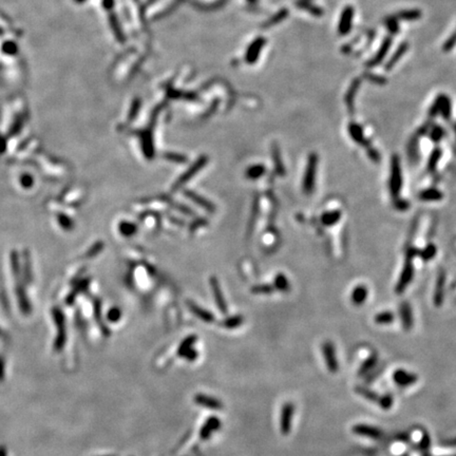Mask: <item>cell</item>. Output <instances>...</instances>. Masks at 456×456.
Returning a JSON list of instances; mask_svg holds the SVG:
<instances>
[{
	"label": "cell",
	"mask_w": 456,
	"mask_h": 456,
	"mask_svg": "<svg viewBox=\"0 0 456 456\" xmlns=\"http://www.w3.org/2000/svg\"><path fill=\"white\" fill-rule=\"evenodd\" d=\"M412 260L413 258L406 256V263L401 275V279H399L396 285V293H403L413 279L414 267L412 264Z\"/></svg>",
	"instance_id": "7"
},
{
	"label": "cell",
	"mask_w": 456,
	"mask_h": 456,
	"mask_svg": "<svg viewBox=\"0 0 456 456\" xmlns=\"http://www.w3.org/2000/svg\"><path fill=\"white\" fill-rule=\"evenodd\" d=\"M399 312H401V319L403 327L405 330H410L413 327V314L411 306L408 302H403L401 307H399Z\"/></svg>",
	"instance_id": "16"
},
{
	"label": "cell",
	"mask_w": 456,
	"mask_h": 456,
	"mask_svg": "<svg viewBox=\"0 0 456 456\" xmlns=\"http://www.w3.org/2000/svg\"><path fill=\"white\" fill-rule=\"evenodd\" d=\"M355 10L352 6H346L342 10L339 17V22L337 27V32L340 36H347L350 34L353 28V21H354Z\"/></svg>",
	"instance_id": "3"
},
{
	"label": "cell",
	"mask_w": 456,
	"mask_h": 456,
	"mask_svg": "<svg viewBox=\"0 0 456 456\" xmlns=\"http://www.w3.org/2000/svg\"><path fill=\"white\" fill-rule=\"evenodd\" d=\"M430 446H431V439H430V436H429V434L427 432H425L424 433V435H423V437H421V440H420V443H419V448H420V450H421V452H423V454H424V456H430L429 454V452H430Z\"/></svg>",
	"instance_id": "40"
},
{
	"label": "cell",
	"mask_w": 456,
	"mask_h": 456,
	"mask_svg": "<svg viewBox=\"0 0 456 456\" xmlns=\"http://www.w3.org/2000/svg\"><path fill=\"white\" fill-rule=\"evenodd\" d=\"M443 284H444V272L441 271L438 277L436 291H435V297H434V302H435L436 306H440L442 303V300H443Z\"/></svg>",
	"instance_id": "29"
},
{
	"label": "cell",
	"mask_w": 456,
	"mask_h": 456,
	"mask_svg": "<svg viewBox=\"0 0 456 456\" xmlns=\"http://www.w3.org/2000/svg\"><path fill=\"white\" fill-rule=\"evenodd\" d=\"M185 193H186V196H187L191 201H193L195 203H197V204L199 205V206L205 208V209L208 210V211H213V210H214L213 205H212L210 202H208L207 200H205L203 197L197 195V193L192 192V191H186Z\"/></svg>",
	"instance_id": "27"
},
{
	"label": "cell",
	"mask_w": 456,
	"mask_h": 456,
	"mask_svg": "<svg viewBox=\"0 0 456 456\" xmlns=\"http://www.w3.org/2000/svg\"><path fill=\"white\" fill-rule=\"evenodd\" d=\"M403 185V177H402V167L399 157L397 155H393L391 161V175H390V192L394 199L399 198V192H401Z\"/></svg>",
	"instance_id": "2"
},
{
	"label": "cell",
	"mask_w": 456,
	"mask_h": 456,
	"mask_svg": "<svg viewBox=\"0 0 456 456\" xmlns=\"http://www.w3.org/2000/svg\"><path fill=\"white\" fill-rule=\"evenodd\" d=\"M421 258H423L424 261H429L431 259H433L436 255V247L433 244H429L427 245L421 252H419L418 254Z\"/></svg>",
	"instance_id": "38"
},
{
	"label": "cell",
	"mask_w": 456,
	"mask_h": 456,
	"mask_svg": "<svg viewBox=\"0 0 456 456\" xmlns=\"http://www.w3.org/2000/svg\"><path fill=\"white\" fill-rule=\"evenodd\" d=\"M378 406L380 407V409H382L383 411H389V410L392 409L393 404H394V398L392 396V394L386 393L383 395L379 396L378 399Z\"/></svg>",
	"instance_id": "33"
},
{
	"label": "cell",
	"mask_w": 456,
	"mask_h": 456,
	"mask_svg": "<svg viewBox=\"0 0 456 456\" xmlns=\"http://www.w3.org/2000/svg\"><path fill=\"white\" fill-rule=\"evenodd\" d=\"M210 285H211V289H212V292L214 295L216 305H218V307L223 313H226V304H225V300L223 298V295H222L218 280H216L214 277L210 278Z\"/></svg>",
	"instance_id": "20"
},
{
	"label": "cell",
	"mask_w": 456,
	"mask_h": 456,
	"mask_svg": "<svg viewBox=\"0 0 456 456\" xmlns=\"http://www.w3.org/2000/svg\"><path fill=\"white\" fill-rule=\"evenodd\" d=\"M196 340H197L196 337L191 336V337L186 338L183 342H182L181 346H180V348H179V352H178V353H179V356H180V357H183L185 353L191 349L192 345L195 344Z\"/></svg>",
	"instance_id": "39"
},
{
	"label": "cell",
	"mask_w": 456,
	"mask_h": 456,
	"mask_svg": "<svg viewBox=\"0 0 456 456\" xmlns=\"http://www.w3.org/2000/svg\"><path fill=\"white\" fill-rule=\"evenodd\" d=\"M322 354L326 369L329 373L336 374L339 371V360L336 355V349L333 342L325 341L322 345Z\"/></svg>",
	"instance_id": "4"
},
{
	"label": "cell",
	"mask_w": 456,
	"mask_h": 456,
	"mask_svg": "<svg viewBox=\"0 0 456 456\" xmlns=\"http://www.w3.org/2000/svg\"><path fill=\"white\" fill-rule=\"evenodd\" d=\"M393 381L402 387L411 386L415 384L418 380V376L414 373L409 372L404 369H397L393 373Z\"/></svg>",
	"instance_id": "9"
},
{
	"label": "cell",
	"mask_w": 456,
	"mask_h": 456,
	"mask_svg": "<svg viewBox=\"0 0 456 456\" xmlns=\"http://www.w3.org/2000/svg\"><path fill=\"white\" fill-rule=\"evenodd\" d=\"M189 309L191 310V312H192L193 314H195L198 318L202 319L203 321L208 322V323L213 322L214 317L212 316V314H210V313L207 312V311L203 310L202 307L198 306L197 304H195V303H189Z\"/></svg>",
	"instance_id": "24"
},
{
	"label": "cell",
	"mask_w": 456,
	"mask_h": 456,
	"mask_svg": "<svg viewBox=\"0 0 456 456\" xmlns=\"http://www.w3.org/2000/svg\"><path fill=\"white\" fill-rule=\"evenodd\" d=\"M352 432L358 436L368 437L376 440L381 439V437L383 436V432L379 428L364 424H357L355 426H353Z\"/></svg>",
	"instance_id": "8"
},
{
	"label": "cell",
	"mask_w": 456,
	"mask_h": 456,
	"mask_svg": "<svg viewBox=\"0 0 456 456\" xmlns=\"http://www.w3.org/2000/svg\"><path fill=\"white\" fill-rule=\"evenodd\" d=\"M440 95V109L439 114L443 118L444 121H450L452 117V102L451 98L446 94H439Z\"/></svg>",
	"instance_id": "21"
},
{
	"label": "cell",
	"mask_w": 456,
	"mask_h": 456,
	"mask_svg": "<svg viewBox=\"0 0 456 456\" xmlns=\"http://www.w3.org/2000/svg\"><path fill=\"white\" fill-rule=\"evenodd\" d=\"M275 288L281 292H288L290 290V282L282 273L279 275L275 279Z\"/></svg>",
	"instance_id": "37"
},
{
	"label": "cell",
	"mask_w": 456,
	"mask_h": 456,
	"mask_svg": "<svg viewBox=\"0 0 456 456\" xmlns=\"http://www.w3.org/2000/svg\"><path fill=\"white\" fill-rule=\"evenodd\" d=\"M348 130H349V134L352 138V140L354 141V142H356L358 145L364 146L366 148L371 146L370 141L368 139L364 138L363 129H362V127L360 126L359 124H357L355 122L350 123L349 127H348Z\"/></svg>",
	"instance_id": "13"
},
{
	"label": "cell",
	"mask_w": 456,
	"mask_h": 456,
	"mask_svg": "<svg viewBox=\"0 0 456 456\" xmlns=\"http://www.w3.org/2000/svg\"><path fill=\"white\" fill-rule=\"evenodd\" d=\"M295 5L300 10L305 11L306 13H309L315 17H321L324 14L323 9L316 5L313 0H296Z\"/></svg>",
	"instance_id": "14"
},
{
	"label": "cell",
	"mask_w": 456,
	"mask_h": 456,
	"mask_svg": "<svg viewBox=\"0 0 456 456\" xmlns=\"http://www.w3.org/2000/svg\"><path fill=\"white\" fill-rule=\"evenodd\" d=\"M121 311L119 310V309H117V307H114V309H112L110 312H109V314H108V318H109V320L111 321V322H117L118 320H120V318H121Z\"/></svg>",
	"instance_id": "49"
},
{
	"label": "cell",
	"mask_w": 456,
	"mask_h": 456,
	"mask_svg": "<svg viewBox=\"0 0 456 456\" xmlns=\"http://www.w3.org/2000/svg\"><path fill=\"white\" fill-rule=\"evenodd\" d=\"M394 321V315L392 312H382L375 316V323L377 324H391Z\"/></svg>",
	"instance_id": "34"
},
{
	"label": "cell",
	"mask_w": 456,
	"mask_h": 456,
	"mask_svg": "<svg viewBox=\"0 0 456 456\" xmlns=\"http://www.w3.org/2000/svg\"><path fill=\"white\" fill-rule=\"evenodd\" d=\"M206 163H207V157L206 156H202V157H200L198 161L196 162V164H193L185 174H183L181 176V178L176 182V184L174 185V189H177V188H180L181 186H183L186 182H188L193 176L195 175H197L199 171L206 165Z\"/></svg>",
	"instance_id": "11"
},
{
	"label": "cell",
	"mask_w": 456,
	"mask_h": 456,
	"mask_svg": "<svg viewBox=\"0 0 456 456\" xmlns=\"http://www.w3.org/2000/svg\"><path fill=\"white\" fill-rule=\"evenodd\" d=\"M419 199L425 202H433V201H439L442 199V193L436 188H429L423 192H420Z\"/></svg>",
	"instance_id": "28"
},
{
	"label": "cell",
	"mask_w": 456,
	"mask_h": 456,
	"mask_svg": "<svg viewBox=\"0 0 456 456\" xmlns=\"http://www.w3.org/2000/svg\"><path fill=\"white\" fill-rule=\"evenodd\" d=\"M377 362H378L377 353H372V354L361 363V366L358 370V376H363V375L369 374L376 367Z\"/></svg>",
	"instance_id": "22"
},
{
	"label": "cell",
	"mask_w": 456,
	"mask_h": 456,
	"mask_svg": "<svg viewBox=\"0 0 456 456\" xmlns=\"http://www.w3.org/2000/svg\"><path fill=\"white\" fill-rule=\"evenodd\" d=\"M340 218H341L340 210H332V211L324 212L321 215L320 221L324 226H333L339 222Z\"/></svg>",
	"instance_id": "25"
},
{
	"label": "cell",
	"mask_w": 456,
	"mask_h": 456,
	"mask_svg": "<svg viewBox=\"0 0 456 456\" xmlns=\"http://www.w3.org/2000/svg\"><path fill=\"white\" fill-rule=\"evenodd\" d=\"M271 150H272V158H273V163H275L276 171L278 173V175L283 176L284 175V166L282 164V159H281V155H280L279 147L276 144H273Z\"/></svg>",
	"instance_id": "31"
},
{
	"label": "cell",
	"mask_w": 456,
	"mask_h": 456,
	"mask_svg": "<svg viewBox=\"0 0 456 456\" xmlns=\"http://www.w3.org/2000/svg\"><path fill=\"white\" fill-rule=\"evenodd\" d=\"M242 322H243V319L241 316H235V317H232L230 319H227V320H225L224 325L227 328H234V327L240 325Z\"/></svg>",
	"instance_id": "45"
},
{
	"label": "cell",
	"mask_w": 456,
	"mask_h": 456,
	"mask_svg": "<svg viewBox=\"0 0 456 456\" xmlns=\"http://www.w3.org/2000/svg\"><path fill=\"white\" fill-rule=\"evenodd\" d=\"M441 155H442V150L440 149V148H435V149L431 152L429 161H428V170L429 171H433L436 168Z\"/></svg>",
	"instance_id": "32"
},
{
	"label": "cell",
	"mask_w": 456,
	"mask_h": 456,
	"mask_svg": "<svg viewBox=\"0 0 456 456\" xmlns=\"http://www.w3.org/2000/svg\"><path fill=\"white\" fill-rule=\"evenodd\" d=\"M451 456H456V455H451Z\"/></svg>",
	"instance_id": "54"
},
{
	"label": "cell",
	"mask_w": 456,
	"mask_h": 456,
	"mask_svg": "<svg viewBox=\"0 0 456 456\" xmlns=\"http://www.w3.org/2000/svg\"><path fill=\"white\" fill-rule=\"evenodd\" d=\"M294 413H295L294 404L291 402L285 403L282 407L280 416V432L284 436H288L292 431Z\"/></svg>",
	"instance_id": "6"
},
{
	"label": "cell",
	"mask_w": 456,
	"mask_h": 456,
	"mask_svg": "<svg viewBox=\"0 0 456 456\" xmlns=\"http://www.w3.org/2000/svg\"><path fill=\"white\" fill-rule=\"evenodd\" d=\"M429 135L432 142L439 143L444 138V135H446V130H444L440 125H432V127L429 131Z\"/></svg>",
	"instance_id": "30"
},
{
	"label": "cell",
	"mask_w": 456,
	"mask_h": 456,
	"mask_svg": "<svg viewBox=\"0 0 456 456\" xmlns=\"http://www.w3.org/2000/svg\"><path fill=\"white\" fill-rule=\"evenodd\" d=\"M439 109H440V95L438 94L436 96V98L433 101V104L431 105L429 111H428V116L431 120L435 119L438 114H439Z\"/></svg>",
	"instance_id": "41"
},
{
	"label": "cell",
	"mask_w": 456,
	"mask_h": 456,
	"mask_svg": "<svg viewBox=\"0 0 456 456\" xmlns=\"http://www.w3.org/2000/svg\"><path fill=\"white\" fill-rule=\"evenodd\" d=\"M120 231L124 236L129 237V236H132L136 232V226L131 223H128V222H123L120 225Z\"/></svg>",
	"instance_id": "43"
},
{
	"label": "cell",
	"mask_w": 456,
	"mask_h": 456,
	"mask_svg": "<svg viewBox=\"0 0 456 456\" xmlns=\"http://www.w3.org/2000/svg\"><path fill=\"white\" fill-rule=\"evenodd\" d=\"M392 43H393V37L391 35H387L386 37L383 38L377 52H376L375 55L373 57H371V59L366 63V67L368 68V69H372V68H375V67L379 66L380 64H382V62L385 60L386 55L389 54V51L392 47Z\"/></svg>",
	"instance_id": "5"
},
{
	"label": "cell",
	"mask_w": 456,
	"mask_h": 456,
	"mask_svg": "<svg viewBox=\"0 0 456 456\" xmlns=\"http://www.w3.org/2000/svg\"><path fill=\"white\" fill-rule=\"evenodd\" d=\"M363 78L367 79L368 82H370V83H372L374 85H377V86H383V85L386 84V78L385 77H383L381 75L371 73V72L363 73Z\"/></svg>",
	"instance_id": "35"
},
{
	"label": "cell",
	"mask_w": 456,
	"mask_h": 456,
	"mask_svg": "<svg viewBox=\"0 0 456 456\" xmlns=\"http://www.w3.org/2000/svg\"><path fill=\"white\" fill-rule=\"evenodd\" d=\"M394 16L401 21H416L419 20L423 16V12L418 9H412V10H402L398 11L394 14Z\"/></svg>",
	"instance_id": "18"
},
{
	"label": "cell",
	"mask_w": 456,
	"mask_h": 456,
	"mask_svg": "<svg viewBox=\"0 0 456 456\" xmlns=\"http://www.w3.org/2000/svg\"><path fill=\"white\" fill-rule=\"evenodd\" d=\"M456 45V31H454L451 35L444 40L443 44H442V51L443 52H451Z\"/></svg>",
	"instance_id": "42"
},
{
	"label": "cell",
	"mask_w": 456,
	"mask_h": 456,
	"mask_svg": "<svg viewBox=\"0 0 456 456\" xmlns=\"http://www.w3.org/2000/svg\"><path fill=\"white\" fill-rule=\"evenodd\" d=\"M383 26L386 29V31L389 32L390 35H396V34H398L399 31H401L399 20L394 15L386 16L383 19Z\"/></svg>",
	"instance_id": "26"
},
{
	"label": "cell",
	"mask_w": 456,
	"mask_h": 456,
	"mask_svg": "<svg viewBox=\"0 0 456 456\" xmlns=\"http://www.w3.org/2000/svg\"><path fill=\"white\" fill-rule=\"evenodd\" d=\"M288 15H289V11H288V10H285V9H283V10L280 11V12H278L275 16H273V17L267 22L266 25H267L268 27H270V25L278 24V22H280V21H282L283 19L287 18Z\"/></svg>",
	"instance_id": "44"
},
{
	"label": "cell",
	"mask_w": 456,
	"mask_h": 456,
	"mask_svg": "<svg viewBox=\"0 0 456 456\" xmlns=\"http://www.w3.org/2000/svg\"><path fill=\"white\" fill-rule=\"evenodd\" d=\"M432 122H427V123H425L423 126H421L419 129H418V131H417V135L418 136H421V135H425V134H427V133H429V131H430V129H431V127H432Z\"/></svg>",
	"instance_id": "50"
},
{
	"label": "cell",
	"mask_w": 456,
	"mask_h": 456,
	"mask_svg": "<svg viewBox=\"0 0 456 456\" xmlns=\"http://www.w3.org/2000/svg\"><path fill=\"white\" fill-rule=\"evenodd\" d=\"M410 48V44L408 41H403L401 44L398 45L397 49L394 51V53L391 55V57L384 65V70L385 71H391L393 70V68H395V66L399 63L403 59V56L408 52Z\"/></svg>",
	"instance_id": "12"
},
{
	"label": "cell",
	"mask_w": 456,
	"mask_h": 456,
	"mask_svg": "<svg viewBox=\"0 0 456 456\" xmlns=\"http://www.w3.org/2000/svg\"><path fill=\"white\" fill-rule=\"evenodd\" d=\"M167 159L171 162L175 163H185L186 162V157L182 154H177V153H165L164 155Z\"/></svg>",
	"instance_id": "46"
},
{
	"label": "cell",
	"mask_w": 456,
	"mask_h": 456,
	"mask_svg": "<svg viewBox=\"0 0 456 456\" xmlns=\"http://www.w3.org/2000/svg\"><path fill=\"white\" fill-rule=\"evenodd\" d=\"M195 403L200 407H204L210 410H221L223 408L222 403L218 401V399L204 394H198L195 397Z\"/></svg>",
	"instance_id": "15"
},
{
	"label": "cell",
	"mask_w": 456,
	"mask_h": 456,
	"mask_svg": "<svg viewBox=\"0 0 456 456\" xmlns=\"http://www.w3.org/2000/svg\"><path fill=\"white\" fill-rule=\"evenodd\" d=\"M317 166H318V155L316 153H311L309 159H307L306 169L303 178V191L306 195H311L315 189Z\"/></svg>",
	"instance_id": "1"
},
{
	"label": "cell",
	"mask_w": 456,
	"mask_h": 456,
	"mask_svg": "<svg viewBox=\"0 0 456 456\" xmlns=\"http://www.w3.org/2000/svg\"><path fill=\"white\" fill-rule=\"evenodd\" d=\"M265 174V167L263 165H255L249 167L246 171V176L249 179H259Z\"/></svg>",
	"instance_id": "36"
},
{
	"label": "cell",
	"mask_w": 456,
	"mask_h": 456,
	"mask_svg": "<svg viewBox=\"0 0 456 456\" xmlns=\"http://www.w3.org/2000/svg\"><path fill=\"white\" fill-rule=\"evenodd\" d=\"M367 151H368V155H369V157L372 159L373 162H375V163H378L379 161H380V154H379V152L376 150V149H374L373 147H368L367 148Z\"/></svg>",
	"instance_id": "48"
},
{
	"label": "cell",
	"mask_w": 456,
	"mask_h": 456,
	"mask_svg": "<svg viewBox=\"0 0 456 456\" xmlns=\"http://www.w3.org/2000/svg\"><path fill=\"white\" fill-rule=\"evenodd\" d=\"M368 294H369L368 289L364 287V285H358V287H356L352 292L351 295L352 302L357 306L362 305L368 298Z\"/></svg>",
	"instance_id": "19"
},
{
	"label": "cell",
	"mask_w": 456,
	"mask_h": 456,
	"mask_svg": "<svg viewBox=\"0 0 456 456\" xmlns=\"http://www.w3.org/2000/svg\"><path fill=\"white\" fill-rule=\"evenodd\" d=\"M355 392L359 396H361L364 399H367L368 402H371V403H378V399L380 396L375 391L369 389V387H367V386H363V385H357L355 387Z\"/></svg>",
	"instance_id": "23"
},
{
	"label": "cell",
	"mask_w": 456,
	"mask_h": 456,
	"mask_svg": "<svg viewBox=\"0 0 456 456\" xmlns=\"http://www.w3.org/2000/svg\"><path fill=\"white\" fill-rule=\"evenodd\" d=\"M453 130H454V133H455V138H456V123L454 124V126H453Z\"/></svg>",
	"instance_id": "53"
},
{
	"label": "cell",
	"mask_w": 456,
	"mask_h": 456,
	"mask_svg": "<svg viewBox=\"0 0 456 456\" xmlns=\"http://www.w3.org/2000/svg\"><path fill=\"white\" fill-rule=\"evenodd\" d=\"M360 86H361V78L357 77V78L353 79L350 87L347 90V93L345 96V102H346V106L351 114L355 113V100L357 97L358 91L360 89Z\"/></svg>",
	"instance_id": "10"
},
{
	"label": "cell",
	"mask_w": 456,
	"mask_h": 456,
	"mask_svg": "<svg viewBox=\"0 0 456 456\" xmlns=\"http://www.w3.org/2000/svg\"><path fill=\"white\" fill-rule=\"evenodd\" d=\"M253 292L255 293H263V294H268L272 292L271 287H268V285H260V287H256L255 289H253Z\"/></svg>",
	"instance_id": "51"
},
{
	"label": "cell",
	"mask_w": 456,
	"mask_h": 456,
	"mask_svg": "<svg viewBox=\"0 0 456 456\" xmlns=\"http://www.w3.org/2000/svg\"><path fill=\"white\" fill-rule=\"evenodd\" d=\"M0 456H6V453L4 450H0Z\"/></svg>",
	"instance_id": "52"
},
{
	"label": "cell",
	"mask_w": 456,
	"mask_h": 456,
	"mask_svg": "<svg viewBox=\"0 0 456 456\" xmlns=\"http://www.w3.org/2000/svg\"><path fill=\"white\" fill-rule=\"evenodd\" d=\"M394 206L399 211H406L410 207V204H409L408 201L402 200V199L398 198V199H396L394 201Z\"/></svg>",
	"instance_id": "47"
},
{
	"label": "cell",
	"mask_w": 456,
	"mask_h": 456,
	"mask_svg": "<svg viewBox=\"0 0 456 456\" xmlns=\"http://www.w3.org/2000/svg\"><path fill=\"white\" fill-rule=\"evenodd\" d=\"M220 427H221V421L218 418H215V417L209 418L201 429V432H200L201 439L206 440L212 434V433L218 430Z\"/></svg>",
	"instance_id": "17"
}]
</instances>
